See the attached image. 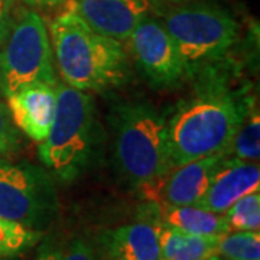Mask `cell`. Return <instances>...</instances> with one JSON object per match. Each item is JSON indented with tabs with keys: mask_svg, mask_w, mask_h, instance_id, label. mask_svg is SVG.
I'll list each match as a JSON object with an SVG mask.
<instances>
[{
	"mask_svg": "<svg viewBox=\"0 0 260 260\" xmlns=\"http://www.w3.org/2000/svg\"><path fill=\"white\" fill-rule=\"evenodd\" d=\"M221 260H225V259H221Z\"/></svg>",
	"mask_w": 260,
	"mask_h": 260,
	"instance_id": "cell-26",
	"label": "cell"
},
{
	"mask_svg": "<svg viewBox=\"0 0 260 260\" xmlns=\"http://www.w3.org/2000/svg\"><path fill=\"white\" fill-rule=\"evenodd\" d=\"M6 99L15 126L29 139L42 143L49 133L55 114L56 85L29 84Z\"/></svg>",
	"mask_w": 260,
	"mask_h": 260,
	"instance_id": "cell-11",
	"label": "cell"
},
{
	"mask_svg": "<svg viewBox=\"0 0 260 260\" xmlns=\"http://www.w3.org/2000/svg\"><path fill=\"white\" fill-rule=\"evenodd\" d=\"M164 26L175 42L186 74L223 58L239 38V25L227 10L208 2L169 9Z\"/></svg>",
	"mask_w": 260,
	"mask_h": 260,
	"instance_id": "cell-5",
	"label": "cell"
},
{
	"mask_svg": "<svg viewBox=\"0 0 260 260\" xmlns=\"http://www.w3.org/2000/svg\"><path fill=\"white\" fill-rule=\"evenodd\" d=\"M218 256L225 260H260L259 232H229L218 237Z\"/></svg>",
	"mask_w": 260,
	"mask_h": 260,
	"instance_id": "cell-19",
	"label": "cell"
},
{
	"mask_svg": "<svg viewBox=\"0 0 260 260\" xmlns=\"http://www.w3.org/2000/svg\"><path fill=\"white\" fill-rule=\"evenodd\" d=\"M159 253L162 260H210L218 256V237L191 234L162 224Z\"/></svg>",
	"mask_w": 260,
	"mask_h": 260,
	"instance_id": "cell-15",
	"label": "cell"
},
{
	"mask_svg": "<svg viewBox=\"0 0 260 260\" xmlns=\"http://www.w3.org/2000/svg\"><path fill=\"white\" fill-rule=\"evenodd\" d=\"M54 59L67 85L81 91H104L126 81L129 65L120 41L90 28L73 10L49 25Z\"/></svg>",
	"mask_w": 260,
	"mask_h": 260,
	"instance_id": "cell-1",
	"label": "cell"
},
{
	"mask_svg": "<svg viewBox=\"0 0 260 260\" xmlns=\"http://www.w3.org/2000/svg\"><path fill=\"white\" fill-rule=\"evenodd\" d=\"M71 9L90 28L106 37L126 41L142 20L152 18L160 0H73Z\"/></svg>",
	"mask_w": 260,
	"mask_h": 260,
	"instance_id": "cell-10",
	"label": "cell"
},
{
	"mask_svg": "<svg viewBox=\"0 0 260 260\" xmlns=\"http://www.w3.org/2000/svg\"><path fill=\"white\" fill-rule=\"evenodd\" d=\"M159 217L164 225L198 236L221 237L230 232L224 214L214 213L198 204L159 207Z\"/></svg>",
	"mask_w": 260,
	"mask_h": 260,
	"instance_id": "cell-14",
	"label": "cell"
},
{
	"mask_svg": "<svg viewBox=\"0 0 260 260\" xmlns=\"http://www.w3.org/2000/svg\"><path fill=\"white\" fill-rule=\"evenodd\" d=\"M44 239V232L8 220L0 215V260H13L34 249Z\"/></svg>",
	"mask_w": 260,
	"mask_h": 260,
	"instance_id": "cell-17",
	"label": "cell"
},
{
	"mask_svg": "<svg viewBox=\"0 0 260 260\" xmlns=\"http://www.w3.org/2000/svg\"><path fill=\"white\" fill-rule=\"evenodd\" d=\"M23 2H26L28 5H34V6H55L64 0H23Z\"/></svg>",
	"mask_w": 260,
	"mask_h": 260,
	"instance_id": "cell-23",
	"label": "cell"
},
{
	"mask_svg": "<svg viewBox=\"0 0 260 260\" xmlns=\"http://www.w3.org/2000/svg\"><path fill=\"white\" fill-rule=\"evenodd\" d=\"M35 83L58 84L55 59L45 20L34 10L25 12L10 28L0 51V91L9 97Z\"/></svg>",
	"mask_w": 260,
	"mask_h": 260,
	"instance_id": "cell-6",
	"label": "cell"
},
{
	"mask_svg": "<svg viewBox=\"0 0 260 260\" xmlns=\"http://www.w3.org/2000/svg\"><path fill=\"white\" fill-rule=\"evenodd\" d=\"M12 23L9 19V10H8V2L6 0H0V47L3 45V42L6 41V38L9 35Z\"/></svg>",
	"mask_w": 260,
	"mask_h": 260,
	"instance_id": "cell-22",
	"label": "cell"
},
{
	"mask_svg": "<svg viewBox=\"0 0 260 260\" xmlns=\"http://www.w3.org/2000/svg\"><path fill=\"white\" fill-rule=\"evenodd\" d=\"M54 179L45 168L0 160V215L44 232L58 215Z\"/></svg>",
	"mask_w": 260,
	"mask_h": 260,
	"instance_id": "cell-7",
	"label": "cell"
},
{
	"mask_svg": "<svg viewBox=\"0 0 260 260\" xmlns=\"http://www.w3.org/2000/svg\"><path fill=\"white\" fill-rule=\"evenodd\" d=\"M113 155L117 169L138 189L155 182L172 167L168 120L148 103H126L112 117Z\"/></svg>",
	"mask_w": 260,
	"mask_h": 260,
	"instance_id": "cell-3",
	"label": "cell"
},
{
	"mask_svg": "<svg viewBox=\"0 0 260 260\" xmlns=\"http://www.w3.org/2000/svg\"><path fill=\"white\" fill-rule=\"evenodd\" d=\"M93 99L67 84H56V107L49 133L39 143L44 168L61 182H73L87 169L95 143Z\"/></svg>",
	"mask_w": 260,
	"mask_h": 260,
	"instance_id": "cell-4",
	"label": "cell"
},
{
	"mask_svg": "<svg viewBox=\"0 0 260 260\" xmlns=\"http://www.w3.org/2000/svg\"><path fill=\"white\" fill-rule=\"evenodd\" d=\"M158 260H162V259H160V257H159V259Z\"/></svg>",
	"mask_w": 260,
	"mask_h": 260,
	"instance_id": "cell-25",
	"label": "cell"
},
{
	"mask_svg": "<svg viewBox=\"0 0 260 260\" xmlns=\"http://www.w3.org/2000/svg\"><path fill=\"white\" fill-rule=\"evenodd\" d=\"M225 156L246 162H257L260 158V114L254 100L249 102V107L237 127Z\"/></svg>",
	"mask_w": 260,
	"mask_h": 260,
	"instance_id": "cell-16",
	"label": "cell"
},
{
	"mask_svg": "<svg viewBox=\"0 0 260 260\" xmlns=\"http://www.w3.org/2000/svg\"><path fill=\"white\" fill-rule=\"evenodd\" d=\"M160 227L159 205L150 203L145 218L106 234L107 249L114 260H158Z\"/></svg>",
	"mask_w": 260,
	"mask_h": 260,
	"instance_id": "cell-13",
	"label": "cell"
},
{
	"mask_svg": "<svg viewBox=\"0 0 260 260\" xmlns=\"http://www.w3.org/2000/svg\"><path fill=\"white\" fill-rule=\"evenodd\" d=\"M225 155H213L171 167L155 182L138 189L145 200L159 207L200 204Z\"/></svg>",
	"mask_w": 260,
	"mask_h": 260,
	"instance_id": "cell-9",
	"label": "cell"
},
{
	"mask_svg": "<svg viewBox=\"0 0 260 260\" xmlns=\"http://www.w3.org/2000/svg\"><path fill=\"white\" fill-rule=\"evenodd\" d=\"M20 135L12 120L8 104L0 102V158L6 156L19 148Z\"/></svg>",
	"mask_w": 260,
	"mask_h": 260,
	"instance_id": "cell-21",
	"label": "cell"
},
{
	"mask_svg": "<svg viewBox=\"0 0 260 260\" xmlns=\"http://www.w3.org/2000/svg\"><path fill=\"white\" fill-rule=\"evenodd\" d=\"M230 232H259L260 194L254 191L237 200L224 213Z\"/></svg>",
	"mask_w": 260,
	"mask_h": 260,
	"instance_id": "cell-20",
	"label": "cell"
},
{
	"mask_svg": "<svg viewBox=\"0 0 260 260\" xmlns=\"http://www.w3.org/2000/svg\"><path fill=\"white\" fill-rule=\"evenodd\" d=\"M259 186L260 168L257 162L225 156L198 205L214 213L224 214L242 197L259 191Z\"/></svg>",
	"mask_w": 260,
	"mask_h": 260,
	"instance_id": "cell-12",
	"label": "cell"
},
{
	"mask_svg": "<svg viewBox=\"0 0 260 260\" xmlns=\"http://www.w3.org/2000/svg\"><path fill=\"white\" fill-rule=\"evenodd\" d=\"M34 260H100L93 246L81 237L48 239L38 247Z\"/></svg>",
	"mask_w": 260,
	"mask_h": 260,
	"instance_id": "cell-18",
	"label": "cell"
},
{
	"mask_svg": "<svg viewBox=\"0 0 260 260\" xmlns=\"http://www.w3.org/2000/svg\"><path fill=\"white\" fill-rule=\"evenodd\" d=\"M249 102H243L224 85L215 84L179 104L168 120L172 167L205 156L225 155Z\"/></svg>",
	"mask_w": 260,
	"mask_h": 260,
	"instance_id": "cell-2",
	"label": "cell"
},
{
	"mask_svg": "<svg viewBox=\"0 0 260 260\" xmlns=\"http://www.w3.org/2000/svg\"><path fill=\"white\" fill-rule=\"evenodd\" d=\"M129 51L148 81L155 87H171L186 75L175 42L162 22L142 20L126 39Z\"/></svg>",
	"mask_w": 260,
	"mask_h": 260,
	"instance_id": "cell-8",
	"label": "cell"
},
{
	"mask_svg": "<svg viewBox=\"0 0 260 260\" xmlns=\"http://www.w3.org/2000/svg\"><path fill=\"white\" fill-rule=\"evenodd\" d=\"M0 94H2V91H0Z\"/></svg>",
	"mask_w": 260,
	"mask_h": 260,
	"instance_id": "cell-27",
	"label": "cell"
},
{
	"mask_svg": "<svg viewBox=\"0 0 260 260\" xmlns=\"http://www.w3.org/2000/svg\"><path fill=\"white\" fill-rule=\"evenodd\" d=\"M210 260H221V257H220V256H215V257H211Z\"/></svg>",
	"mask_w": 260,
	"mask_h": 260,
	"instance_id": "cell-24",
	"label": "cell"
}]
</instances>
